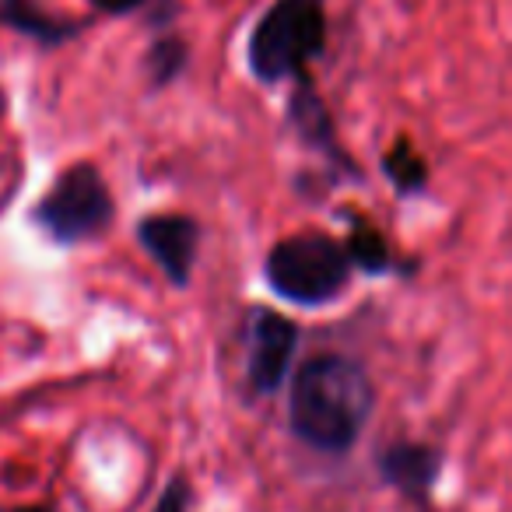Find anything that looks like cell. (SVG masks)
I'll list each match as a JSON object with an SVG mask.
<instances>
[{"label":"cell","mask_w":512,"mask_h":512,"mask_svg":"<svg viewBox=\"0 0 512 512\" xmlns=\"http://www.w3.org/2000/svg\"><path fill=\"white\" fill-rule=\"evenodd\" d=\"M351 256L327 232H295L271 249L264 264L267 285L292 306H327L348 288Z\"/></svg>","instance_id":"cell-3"},{"label":"cell","mask_w":512,"mask_h":512,"mask_svg":"<svg viewBox=\"0 0 512 512\" xmlns=\"http://www.w3.org/2000/svg\"><path fill=\"white\" fill-rule=\"evenodd\" d=\"M4 512H57L53 505H22V509H4Z\"/></svg>","instance_id":"cell-14"},{"label":"cell","mask_w":512,"mask_h":512,"mask_svg":"<svg viewBox=\"0 0 512 512\" xmlns=\"http://www.w3.org/2000/svg\"><path fill=\"white\" fill-rule=\"evenodd\" d=\"M372 404V379L355 358L313 355L292 379L288 421L309 449L341 456L358 442Z\"/></svg>","instance_id":"cell-1"},{"label":"cell","mask_w":512,"mask_h":512,"mask_svg":"<svg viewBox=\"0 0 512 512\" xmlns=\"http://www.w3.org/2000/svg\"><path fill=\"white\" fill-rule=\"evenodd\" d=\"M0 18L8 25H15L25 36H36L43 43H64L78 32L74 22H57V18L43 15V11L32 4V0H0Z\"/></svg>","instance_id":"cell-9"},{"label":"cell","mask_w":512,"mask_h":512,"mask_svg":"<svg viewBox=\"0 0 512 512\" xmlns=\"http://www.w3.org/2000/svg\"><path fill=\"white\" fill-rule=\"evenodd\" d=\"M95 8L109 11V15H123V11H134L137 4H144V0H92Z\"/></svg>","instance_id":"cell-13"},{"label":"cell","mask_w":512,"mask_h":512,"mask_svg":"<svg viewBox=\"0 0 512 512\" xmlns=\"http://www.w3.org/2000/svg\"><path fill=\"white\" fill-rule=\"evenodd\" d=\"M32 221L60 246L95 239L113 221V193L92 162H78L57 176V183L32 207Z\"/></svg>","instance_id":"cell-4"},{"label":"cell","mask_w":512,"mask_h":512,"mask_svg":"<svg viewBox=\"0 0 512 512\" xmlns=\"http://www.w3.org/2000/svg\"><path fill=\"white\" fill-rule=\"evenodd\" d=\"M439 453L428 446H414V442H397V446H386L379 456V470L390 484H397L407 495H428L439 477Z\"/></svg>","instance_id":"cell-7"},{"label":"cell","mask_w":512,"mask_h":512,"mask_svg":"<svg viewBox=\"0 0 512 512\" xmlns=\"http://www.w3.org/2000/svg\"><path fill=\"white\" fill-rule=\"evenodd\" d=\"M344 249H348L351 264L362 267L365 274H386L393 267L390 242L383 239V232H379L369 218H358V214H351V232H348Z\"/></svg>","instance_id":"cell-8"},{"label":"cell","mask_w":512,"mask_h":512,"mask_svg":"<svg viewBox=\"0 0 512 512\" xmlns=\"http://www.w3.org/2000/svg\"><path fill=\"white\" fill-rule=\"evenodd\" d=\"M186 505H190V488H186L183 477H176V481L162 491L155 512H186Z\"/></svg>","instance_id":"cell-12"},{"label":"cell","mask_w":512,"mask_h":512,"mask_svg":"<svg viewBox=\"0 0 512 512\" xmlns=\"http://www.w3.org/2000/svg\"><path fill=\"white\" fill-rule=\"evenodd\" d=\"M137 239L148 249V256L162 267V274L176 288H183L190 281L193 260H197V242L200 228L186 214H148L137 225Z\"/></svg>","instance_id":"cell-6"},{"label":"cell","mask_w":512,"mask_h":512,"mask_svg":"<svg viewBox=\"0 0 512 512\" xmlns=\"http://www.w3.org/2000/svg\"><path fill=\"white\" fill-rule=\"evenodd\" d=\"M183 64H186V46L176 43V39H162V43H155V50L148 53V67L155 71V85L172 81L176 71H183Z\"/></svg>","instance_id":"cell-11"},{"label":"cell","mask_w":512,"mask_h":512,"mask_svg":"<svg viewBox=\"0 0 512 512\" xmlns=\"http://www.w3.org/2000/svg\"><path fill=\"white\" fill-rule=\"evenodd\" d=\"M299 348V327L274 309H253L246 316V379L253 393L267 397L285 383Z\"/></svg>","instance_id":"cell-5"},{"label":"cell","mask_w":512,"mask_h":512,"mask_svg":"<svg viewBox=\"0 0 512 512\" xmlns=\"http://www.w3.org/2000/svg\"><path fill=\"white\" fill-rule=\"evenodd\" d=\"M383 172L400 193H418L428 179L425 158L418 155V148H414L407 137H400V141L383 155Z\"/></svg>","instance_id":"cell-10"},{"label":"cell","mask_w":512,"mask_h":512,"mask_svg":"<svg viewBox=\"0 0 512 512\" xmlns=\"http://www.w3.org/2000/svg\"><path fill=\"white\" fill-rule=\"evenodd\" d=\"M327 46V0H274L249 36V71L264 85L302 81Z\"/></svg>","instance_id":"cell-2"}]
</instances>
